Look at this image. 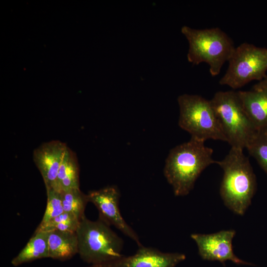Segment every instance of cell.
<instances>
[{
    "mask_svg": "<svg viewBox=\"0 0 267 267\" xmlns=\"http://www.w3.org/2000/svg\"><path fill=\"white\" fill-rule=\"evenodd\" d=\"M80 220L72 213L64 212L46 223L39 224L35 231H51L54 230L76 232Z\"/></svg>",
    "mask_w": 267,
    "mask_h": 267,
    "instance_id": "ac0fdd59",
    "label": "cell"
},
{
    "mask_svg": "<svg viewBox=\"0 0 267 267\" xmlns=\"http://www.w3.org/2000/svg\"><path fill=\"white\" fill-rule=\"evenodd\" d=\"M67 147L64 142L54 140L43 143L34 150L33 161L45 188H55L59 168Z\"/></svg>",
    "mask_w": 267,
    "mask_h": 267,
    "instance_id": "8fae6325",
    "label": "cell"
},
{
    "mask_svg": "<svg viewBox=\"0 0 267 267\" xmlns=\"http://www.w3.org/2000/svg\"><path fill=\"white\" fill-rule=\"evenodd\" d=\"M243 108L257 130L267 128V90L237 91Z\"/></svg>",
    "mask_w": 267,
    "mask_h": 267,
    "instance_id": "7c38bea8",
    "label": "cell"
},
{
    "mask_svg": "<svg viewBox=\"0 0 267 267\" xmlns=\"http://www.w3.org/2000/svg\"><path fill=\"white\" fill-rule=\"evenodd\" d=\"M227 70L219 81L221 85L233 89L253 80L265 78L267 71V48L243 43L235 48L228 61Z\"/></svg>",
    "mask_w": 267,
    "mask_h": 267,
    "instance_id": "52a82bcc",
    "label": "cell"
},
{
    "mask_svg": "<svg viewBox=\"0 0 267 267\" xmlns=\"http://www.w3.org/2000/svg\"><path fill=\"white\" fill-rule=\"evenodd\" d=\"M246 148L267 174V128L258 130Z\"/></svg>",
    "mask_w": 267,
    "mask_h": 267,
    "instance_id": "e0dca14e",
    "label": "cell"
},
{
    "mask_svg": "<svg viewBox=\"0 0 267 267\" xmlns=\"http://www.w3.org/2000/svg\"><path fill=\"white\" fill-rule=\"evenodd\" d=\"M185 259L183 254L164 253L141 245L134 255L123 256L99 267H176Z\"/></svg>",
    "mask_w": 267,
    "mask_h": 267,
    "instance_id": "30bf717a",
    "label": "cell"
},
{
    "mask_svg": "<svg viewBox=\"0 0 267 267\" xmlns=\"http://www.w3.org/2000/svg\"><path fill=\"white\" fill-rule=\"evenodd\" d=\"M48 231H35L26 246L11 261L14 267L48 258Z\"/></svg>",
    "mask_w": 267,
    "mask_h": 267,
    "instance_id": "9a60e30c",
    "label": "cell"
},
{
    "mask_svg": "<svg viewBox=\"0 0 267 267\" xmlns=\"http://www.w3.org/2000/svg\"><path fill=\"white\" fill-rule=\"evenodd\" d=\"M213 150L193 138L172 149L166 160L164 174L177 196L187 195L201 173L216 164Z\"/></svg>",
    "mask_w": 267,
    "mask_h": 267,
    "instance_id": "6da1fadb",
    "label": "cell"
},
{
    "mask_svg": "<svg viewBox=\"0 0 267 267\" xmlns=\"http://www.w3.org/2000/svg\"><path fill=\"white\" fill-rule=\"evenodd\" d=\"M235 233L234 230H223L211 234L193 233L191 238L196 243L199 254L204 260L222 263L229 260L245 264L233 251L232 242Z\"/></svg>",
    "mask_w": 267,
    "mask_h": 267,
    "instance_id": "9c48e42d",
    "label": "cell"
},
{
    "mask_svg": "<svg viewBox=\"0 0 267 267\" xmlns=\"http://www.w3.org/2000/svg\"><path fill=\"white\" fill-rule=\"evenodd\" d=\"M253 89L267 90V76L255 84Z\"/></svg>",
    "mask_w": 267,
    "mask_h": 267,
    "instance_id": "ffe728a7",
    "label": "cell"
},
{
    "mask_svg": "<svg viewBox=\"0 0 267 267\" xmlns=\"http://www.w3.org/2000/svg\"><path fill=\"white\" fill-rule=\"evenodd\" d=\"M64 212L74 214L80 221L84 217L85 210L89 202L87 194L80 188H74L61 191Z\"/></svg>",
    "mask_w": 267,
    "mask_h": 267,
    "instance_id": "2e32d148",
    "label": "cell"
},
{
    "mask_svg": "<svg viewBox=\"0 0 267 267\" xmlns=\"http://www.w3.org/2000/svg\"><path fill=\"white\" fill-rule=\"evenodd\" d=\"M78 254L89 267H99L123 256V240L100 219L92 221L86 216L80 221L76 231Z\"/></svg>",
    "mask_w": 267,
    "mask_h": 267,
    "instance_id": "3957f363",
    "label": "cell"
},
{
    "mask_svg": "<svg viewBox=\"0 0 267 267\" xmlns=\"http://www.w3.org/2000/svg\"><path fill=\"white\" fill-rule=\"evenodd\" d=\"M48 258L65 261L78 254L76 232L54 230L49 231Z\"/></svg>",
    "mask_w": 267,
    "mask_h": 267,
    "instance_id": "4fadbf2b",
    "label": "cell"
},
{
    "mask_svg": "<svg viewBox=\"0 0 267 267\" xmlns=\"http://www.w3.org/2000/svg\"><path fill=\"white\" fill-rule=\"evenodd\" d=\"M181 32L189 44L188 61L193 65L206 63L211 75H218L235 48L230 38L218 27L195 29L183 26Z\"/></svg>",
    "mask_w": 267,
    "mask_h": 267,
    "instance_id": "277c9868",
    "label": "cell"
},
{
    "mask_svg": "<svg viewBox=\"0 0 267 267\" xmlns=\"http://www.w3.org/2000/svg\"><path fill=\"white\" fill-rule=\"evenodd\" d=\"M178 102V125L191 138L204 142L209 139L226 142L210 100L198 95L183 94Z\"/></svg>",
    "mask_w": 267,
    "mask_h": 267,
    "instance_id": "8992f818",
    "label": "cell"
},
{
    "mask_svg": "<svg viewBox=\"0 0 267 267\" xmlns=\"http://www.w3.org/2000/svg\"><path fill=\"white\" fill-rule=\"evenodd\" d=\"M47 204L40 224H43L64 212L61 193L53 188H46Z\"/></svg>",
    "mask_w": 267,
    "mask_h": 267,
    "instance_id": "d6986e66",
    "label": "cell"
},
{
    "mask_svg": "<svg viewBox=\"0 0 267 267\" xmlns=\"http://www.w3.org/2000/svg\"><path fill=\"white\" fill-rule=\"evenodd\" d=\"M80 188L79 167L76 154L67 147L60 165L54 189L62 191Z\"/></svg>",
    "mask_w": 267,
    "mask_h": 267,
    "instance_id": "5bb4252c",
    "label": "cell"
},
{
    "mask_svg": "<svg viewBox=\"0 0 267 267\" xmlns=\"http://www.w3.org/2000/svg\"><path fill=\"white\" fill-rule=\"evenodd\" d=\"M243 150L231 147L225 157L216 162L223 171L221 198L229 210L240 216L251 204L256 189L255 176Z\"/></svg>",
    "mask_w": 267,
    "mask_h": 267,
    "instance_id": "7a4b0ae2",
    "label": "cell"
},
{
    "mask_svg": "<svg viewBox=\"0 0 267 267\" xmlns=\"http://www.w3.org/2000/svg\"><path fill=\"white\" fill-rule=\"evenodd\" d=\"M87 195L89 202L92 203L98 209L99 219L109 226H114L134 241L138 247L142 245L136 233L121 215L119 208L120 194L116 186H108L90 191Z\"/></svg>",
    "mask_w": 267,
    "mask_h": 267,
    "instance_id": "ba28073f",
    "label": "cell"
},
{
    "mask_svg": "<svg viewBox=\"0 0 267 267\" xmlns=\"http://www.w3.org/2000/svg\"><path fill=\"white\" fill-rule=\"evenodd\" d=\"M210 100L226 142L231 147L246 148L258 130L246 114L237 91H219Z\"/></svg>",
    "mask_w": 267,
    "mask_h": 267,
    "instance_id": "5b68a950",
    "label": "cell"
}]
</instances>
